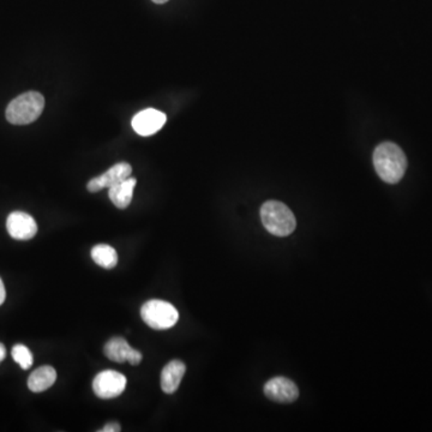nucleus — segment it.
<instances>
[{
  "label": "nucleus",
  "instance_id": "obj_1",
  "mask_svg": "<svg viewBox=\"0 0 432 432\" xmlns=\"http://www.w3.org/2000/svg\"><path fill=\"white\" fill-rule=\"evenodd\" d=\"M374 166L383 182L396 184L405 176L407 158L398 144L383 142L374 149Z\"/></svg>",
  "mask_w": 432,
  "mask_h": 432
},
{
  "label": "nucleus",
  "instance_id": "obj_5",
  "mask_svg": "<svg viewBox=\"0 0 432 432\" xmlns=\"http://www.w3.org/2000/svg\"><path fill=\"white\" fill-rule=\"evenodd\" d=\"M126 377L118 371L104 370L94 378L93 390L100 399H114L123 394Z\"/></svg>",
  "mask_w": 432,
  "mask_h": 432
},
{
  "label": "nucleus",
  "instance_id": "obj_11",
  "mask_svg": "<svg viewBox=\"0 0 432 432\" xmlns=\"http://www.w3.org/2000/svg\"><path fill=\"white\" fill-rule=\"evenodd\" d=\"M185 364L182 360H172L162 369L161 389L166 394H173L180 386L185 374Z\"/></svg>",
  "mask_w": 432,
  "mask_h": 432
},
{
  "label": "nucleus",
  "instance_id": "obj_13",
  "mask_svg": "<svg viewBox=\"0 0 432 432\" xmlns=\"http://www.w3.org/2000/svg\"><path fill=\"white\" fill-rule=\"evenodd\" d=\"M57 381V371L53 367L45 365L31 372L28 378V388L33 393H43L53 386Z\"/></svg>",
  "mask_w": 432,
  "mask_h": 432
},
{
  "label": "nucleus",
  "instance_id": "obj_18",
  "mask_svg": "<svg viewBox=\"0 0 432 432\" xmlns=\"http://www.w3.org/2000/svg\"><path fill=\"white\" fill-rule=\"evenodd\" d=\"M5 357H6V348L4 345L0 344V363L4 360Z\"/></svg>",
  "mask_w": 432,
  "mask_h": 432
},
{
  "label": "nucleus",
  "instance_id": "obj_10",
  "mask_svg": "<svg viewBox=\"0 0 432 432\" xmlns=\"http://www.w3.org/2000/svg\"><path fill=\"white\" fill-rule=\"evenodd\" d=\"M6 228L16 240H29L38 233V225L33 216L23 212H11L6 220Z\"/></svg>",
  "mask_w": 432,
  "mask_h": 432
},
{
  "label": "nucleus",
  "instance_id": "obj_19",
  "mask_svg": "<svg viewBox=\"0 0 432 432\" xmlns=\"http://www.w3.org/2000/svg\"><path fill=\"white\" fill-rule=\"evenodd\" d=\"M153 1H154L155 4H165L168 0H153Z\"/></svg>",
  "mask_w": 432,
  "mask_h": 432
},
{
  "label": "nucleus",
  "instance_id": "obj_16",
  "mask_svg": "<svg viewBox=\"0 0 432 432\" xmlns=\"http://www.w3.org/2000/svg\"><path fill=\"white\" fill-rule=\"evenodd\" d=\"M122 428H120V425L118 423H108V424L104 425V428H101L100 432H119Z\"/></svg>",
  "mask_w": 432,
  "mask_h": 432
},
{
  "label": "nucleus",
  "instance_id": "obj_6",
  "mask_svg": "<svg viewBox=\"0 0 432 432\" xmlns=\"http://www.w3.org/2000/svg\"><path fill=\"white\" fill-rule=\"evenodd\" d=\"M104 353L112 362L116 363L129 362L134 367L139 365L143 358L141 352L132 348L126 340L119 336L112 338L107 344L104 345Z\"/></svg>",
  "mask_w": 432,
  "mask_h": 432
},
{
  "label": "nucleus",
  "instance_id": "obj_17",
  "mask_svg": "<svg viewBox=\"0 0 432 432\" xmlns=\"http://www.w3.org/2000/svg\"><path fill=\"white\" fill-rule=\"evenodd\" d=\"M5 298H6V291H5L3 280L0 279V305H3V303L5 301Z\"/></svg>",
  "mask_w": 432,
  "mask_h": 432
},
{
  "label": "nucleus",
  "instance_id": "obj_3",
  "mask_svg": "<svg viewBox=\"0 0 432 432\" xmlns=\"http://www.w3.org/2000/svg\"><path fill=\"white\" fill-rule=\"evenodd\" d=\"M261 219L266 231L276 237L290 236L296 230V216L282 202L268 201L261 208Z\"/></svg>",
  "mask_w": 432,
  "mask_h": 432
},
{
  "label": "nucleus",
  "instance_id": "obj_7",
  "mask_svg": "<svg viewBox=\"0 0 432 432\" xmlns=\"http://www.w3.org/2000/svg\"><path fill=\"white\" fill-rule=\"evenodd\" d=\"M264 394L270 400L280 404H290L297 400L299 390L296 383L288 378L275 377L269 379L264 386Z\"/></svg>",
  "mask_w": 432,
  "mask_h": 432
},
{
  "label": "nucleus",
  "instance_id": "obj_8",
  "mask_svg": "<svg viewBox=\"0 0 432 432\" xmlns=\"http://www.w3.org/2000/svg\"><path fill=\"white\" fill-rule=\"evenodd\" d=\"M166 123V114L154 108H147L132 118V128L143 137L154 135Z\"/></svg>",
  "mask_w": 432,
  "mask_h": 432
},
{
  "label": "nucleus",
  "instance_id": "obj_14",
  "mask_svg": "<svg viewBox=\"0 0 432 432\" xmlns=\"http://www.w3.org/2000/svg\"><path fill=\"white\" fill-rule=\"evenodd\" d=\"M92 259L97 266L104 269H112L118 263L117 251L107 244H99L92 249Z\"/></svg>",
  "mask_w": 432,
  "mask_h": 432
},
{
  "label": "nucleus",
  "instance_id": "obj_15",
  "mask_svg": "<svg viewBox=\"0 0 432 432\" xmlns=\"http://www.w3.org/2000/svg\"><path fill=\"white\" fill-rule=\"evenodd\" d=\"M12 358L23 370H28L33 365V355L24 345H16L12 348Z\"/></svg>",
  "mask_w": 432,
  "mask_h": 432
},
{
  "label": "nucleus",
  "instance_id": "obj_9",
  "mask_svg": "<svg viewBox=\"0 0 432 432\" xmlns=\"http://www.w3.org/2000/svg\"><path fill=\"white\" fill-rule=\"evenodd\" d=\"M132 168L126 162H119L114 166L111 167L107 172L101 174L99 177H95L88 183L87 189L89 193H99L101 190L111 186L116 185L118 183L123 182L129 177H131Z\"/></svg>",
  "mask_w": 432,
  "mask_h": 432
},
{
  "label": "nucleus",
  "instance_id": "obj_2",
  "mask_svg": "<svg viewBox=\"0 0 432 432\" xmlns=\"http://www.w3.org/2000/svg\"><path fill=\"white\" fill-rule=\"evenodd\" d=\"M45 108V97L38 92H27L16 97L6 108V119L14 125H27L38 119Z\"/></svg>",
  "mask_w": 432,
  "mask_h": 432
},
{
  "label": "nucleus",
  "instance_id": "obj_12",
  "mask_svg": "<svg viewBox=\"0 0 432 432\" xmlns=\"http://www.w3.org/2000/svg\"><path fill=\"white\" fill-rule=\"evenodd\" d=\"M136 183L137 182H136L135 178L129 177L123 182L118 183L116 185L109 188L108 196L117 208H128L132 201Z\"/></svg>",
  "mask_w": 432,
  "mask_h": 432
},
{
  "label": "nucleus",
  "instance_id": "obj_4",
  "mask_svg": "<svg viewBox=\"0 0 432 432\" xmlns=\"http://www.w3.org/2000/svg\"><path fill=\"white\" fill-rule=\"evenodd\" d=\"M143 322L155 330L172 328L179 320V313L173 305L165 301H149L141 309Z\"/></svg>",
  "mask_w": 432,
  "mask_h": 432
}]
</instances>
